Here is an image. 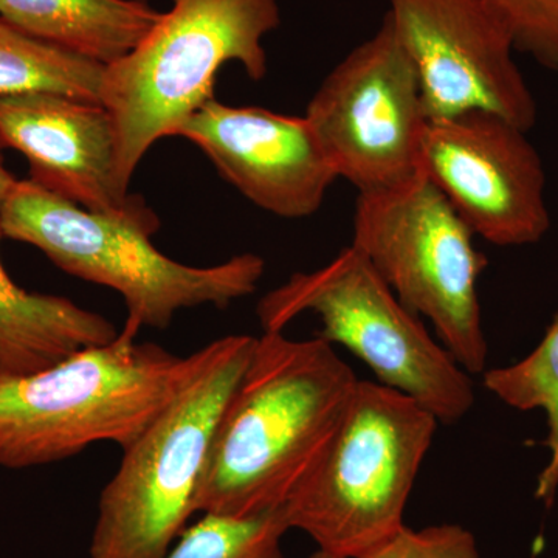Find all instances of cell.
Instances as JSON below:
<instances>
[{"instance_id": "obj_1", "label": "cell", "mask_w": 558, "mask_h": 558, "mask_svg": "<svg viewBox=\"0 0 558 558\" xmlns=\"http://www.w3.org/2000/svg\"><path fill=\"white\" fill-rule=\"evenodd\" d=\"M357 384L319 337H256L216 429L196 512L245 519L282 508L317 468Z\"/></svg>"}, {"instance_id": "obj_2", "label": "cell", "mask_w": 558, "mask_h": 558, "mask_svg": "<svg viewBox=\"0 0 558 558\" xmlns=\"http://www.w3.org/2000/svg\"><path fill=\"white\" fill-rule=\"evenodd\" d=\"M126 319L109 343L81 349L27 376L0 373V468L21 470L76 457L97 442L128 449L170 405L193 368Z\"/></svg>"}, {"instance_id": "obj_3", "label": "cell", "mask_w": 558, "mask_h": 558, "mask_svg": "<svg viewBox=\"0 0 558 558\" xmlns=\"http://www.w3.org/2000/svg\"><path fill=\"white\" fill-rule=\"evenodd\" d=\"M159 229L146 202L121 215L95 213L31 180H17L0 213L3 238L40 250L72 277L116 290L128 319L140 328L165 329L180 311L207 304L226 310L255 293L266 270L260 256L244 253L211 267L185 266L150 242Z\"/></svg>"}, {"instance_id": "obj_4", "label": "cell", "mask_w": 558, "mask_h": 558, "mask_svg": "<svg viewBox=\"0 0 558 558\" xmlns=\"http://www.w3.org/2000/svg\"><path fill=\"white\" fill-rule=\"evenodd\" d=\"M256 337L227 336L193 354V368L159 416L123 450L106 484L90 558H165L196 513V498L227 403Z\"/></svg>"}, {"instance_id": "obj_5", "label": "cell", "mask_w": 558, "mask_h": 558, "mask_svg": "<svg viewBox=\"0 0 558 558\" xmlns=\"http://www.w3.org/2000/svg\"><path fill=\"white\" fill-rule=\"evenodd\" d=\"M439 422L416 400L359 380L317 468L282 506L289 529L319 550L368 558L400 534Z\"/></svg>"}, {"instance_id": "obj_6", "label": "cell", "mask_w": 558, "mask_h": 558, "mask_svg": "<svg viewBox=\"0 0 558 558\" xmlns=\"http://www.w3.org/2000/svg\"><path fill=\"white\" fill-rule=\"evenodd\" d=\"M278 0H172L126 57L105 69L100 101L112 117L121 182L130 189L145 154L215 98L216 75L240 62L267 73L263 39L278 28Z\"/></svg>"}, {"instance_id": "obj_7", "label": "cell", "mask_w": 558, "mask_h": 558, "mask_svg": "<svg viewBox=\"0 0 558 558\" xmlns=\"http://www.w3.org/2000/svg\"><path fill=\"white\" fill-rule=\"evenodd\" d=\"M306 312L322 322L319 339L349 349L379 384L416 400L439 424H457L472 410L475 387L468 371L354 245L322 269L293 274L256 310L264 332H284Z\"/></svg>"}, {"instance_id": "obj_8", "label": "cell", "mask_w": 558, "mask_h": 558, "mask_svg": "<svg viewBox=\"0 0 558 558\" xmlns=\"http://www.w3.org/2000/svg\"><path fill=\"white\" fill-rule=\"evenodd\" d=\"M472 229L422 172L400 189L359 194L352 245L403 306L435 326L469 374L486 371L488 348L478 299L486 256Z\"/></svg>"}, {"instance_id": "obj_9", "label": "cell", "mask_w": 558, "mask_h": 558, "mask_svg": "<svg viewBox=\"0 0 558 558\" xmlns=\"http://www.w3.org/2000/svg\"><path fill=\"white\" fill-rule=\"evenodd\" d=\"M304 117L337 178L359 194L400 189L424 172L427 110L388 14L376 35L323 80Z\"/></svg>"}, {"instance_id": "obj_10", "label": "cell", "mask_w": 558, "mask_h": 558, "mask_svg": "<svg viewBox=\"0 0 558 558\" xmlns=\"http://www.w3.org/2000/svg\"><path fill=\"white\" fill-rule=\"evenodd\" d=\"M526 134L484 110L429 120L425 131L422 171L498 247L535 244L550 227L545 170Z\"/></svg>"}, {"instance_id": "obj_11", "label": "cell", "mask_w": 558, "mask_h": 558, "mask_svg": "<svg viewBox=\"0 0 558 558\" xmlns=\"http://www.w3.org/2000/svg\"><path fill=\"white\" fill-rule=\"evenodd\" d=\"M388 2L428 120L484 110L526 132L535 126L537 102L513 61L512 39L484 0Z\"/></svg>"}, {"instance_id": "obj_12", "label": "cell", "mask_w": 558, "mask_h": 558, "mask_svg": "<svg viewBox=\"0 0 558 558\" xmlns=\"http://www.w3.org/2000/svg\"><path fill=\"white\" fill-rule=\"evenodd\" d=\"M174 137L194 143L242 196L279 218L314 215L339 179L306 117L233 108L213 98Z\"/></svg>"}, {"instance_id": "obj_13", "label": "cell", "mask_w": 558, "mask_h": 558, "mask_svg": "<svg viewBox=\"0 0 558 558\" xmlns=\"http://www.w3.org/2000/svg\"><path fill=\"white\" fill-rule=\"evenodd\" d=\"M3 148L27 159L31 182L89 211L121 215L145 204L121 182L116 126L97 102L57 94L2 95Z\"/></svg>"}, {"instance_id": "obj_14", "label": "cell", "mask_w": 558, "mask_h": 558, "mask_svg": "<svg viewBox=\"0 0 558 558\" xmlns=\"http://www.w3.org/2000/svg\"><path fill=\"white\" fill-rule=\"evenodd\" d=\"M117 336L116 325L100 314L64 296L20 288L0 259V373H39L81 349L101 347Z\"/></svg>"}, {"instance_id": "obj_15", "label": "cell", "mask_w": 558, "mask_h": 558, "mask_svg": "<svg viewBox=\"0 0 558 558\" xmlns=\"http://www.w3.org/2000/svg\"><path fill=\"white\" fill-rule=\"evenodd\" d=\"M0 16L98 64L130 54L161 16L148 0H0Z\"/></svg>"}, {"instance_id": "obj_16", "label": "cell", "mask_w": 558, "mask_h": 558, "mask_svg": "<svg viewBox=\"0 0 558 558\" xmlns=\"http://www.w3.org/2000/svg\"><path fill=\"white\" fill-rule=\"evenodd\" d=\"M105 69L44 43L0 16V97L57 94L101 105Z\"/></svg>"}, {"instance_id": "obj_17", "label": "cell", "mask_w": 558, "mask_h": 558, "mask_svg": "<svg viewBox=\"0 0 558 558\" xmlns=\"http://www.w3.org/2000/svg\"><path fill=\"white\" fill-rule=\"evenodd\" d=\"M483 374L484 387L506 405L520 411H545L549 459L538 475L535 497L549 508L558 488V314L527 357Z\"/></svg>"}, {"instance_id": "obj_18", "label": "cell", "mask_w": 558, "mask_h": 558, "mask_svg": "<svg viewBox=\"0 0 558 558\" xmlns=\"http://www.w3.org/2000/svg\"><path fill=\"white\" fill-rule=\"evenodd\" d=\"M289 531L281 508L245 519L204 513L165 558H286L282 538Z\"/></svg>"}, {"instance_id": "obj_19", "label": "cell", "mask_w": 558, "mask_h": 558, "mask_svg": "<svg viewBox=\"0 0 558 558\" xmlns=\"http://www.w3.org/2000/svg\"><path fill=\"white\" fill-rule=\"evenodd\" d=\"M513 49L558 73V0H484Z\"/></svg>"}, {"instance_id": "obj_20", "label": "cell", "mask_w": 558, "mask_h": 558, "mask_svg": "<svg viewBox=\"0 0 558 558\" xmlns=\"http://www.w3.org/2000/svg\"><path fill=\"white\" fill-rule=\"evenodd\" d=\"M368 558H480L475 537L459 524L424 529L405 526L395 539Z\"/></svg>"}, {"instance_id": "obj_21", "label": "cell", "mask_w": 558, "mask_h": 558, "mask_svg": "<svg viewBox=\"0 0 558 558\" xmlns=\"http://www.w3.org/2000/svg\"><path fill=\"white\" fill-rule=\"evenodd\" d=\"M17 179L9 170H7L5 163H3V156L0 154V213H2L3 205L9 199L11 190L16 185Z\"/></svg>"}, {"instance_id": "obj_22", "label": "cell", "mask_w": 558, "mask_h": 558, "mask_svg": "<svg viewBox=\"0 0 558 558\" xmlns=\"http://www.w3.org/2000/svg\"><path fill=\"white\" fill-rule=\"evenodd\" d=\"M310 558H341L332 556V554L325 553V550H317V553L312 554Z\"/></svg>"}]
</instances>
